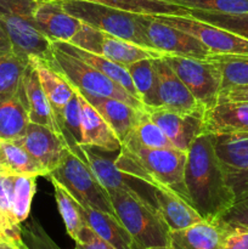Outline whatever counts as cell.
Here are the masks:
<instances>
[{
  "label": "cell",
  "instance_id": "obj_14",
  "mask_svg": "<svg viewBox=\"0 0 248 249\" xmlns=\"http://www.w3.org/2000/svg\"><path fill=\"white\" fill-rule=\"evenodd\" d=\"M158 77L159 108L180 114H203L204 109L197 102L186 85L172 70L163 57L155 58Z\"/></svg>",
  "mask_w": 248,
  "mask_h": 249
},
{
  "label": "cell",
  "instance_id": "obj_2",
  "mask_svg": "<svg viewBox=\"0 0 248 249\" xmlns=\"http://www.w3.org/2000/svg\"><path fill=\"white\" fill-rule=\"evenodd\" d=\"M118 152L114 165L121 172L151 186L167 187L189 203L184 182L187 152L177 148L146 147L130 134Z\"/></svg>",
  "mask_w": 248,
  "mask_h": 249
},
{
  "label": "cell",
  "instance_id": "obj_42",
  "mask_svg": "<svg viewBox=\"0 0 248 249\" xmlns=\"http://www.w3.org/2000/svg\"><path fill=\"white\" fill-rule=\"evenodd\" d=\"M223 249H248L247 229H231L224 241Z\"/></svg>",
  "mask_w": 248,
  "mask_h": 249
},
{
  "label": "cell",
  "instance_id": "obj_41",
  "mask_svg": "<svg viewBox=\"0 0 248 249\" xmlns=\"http://www.w3.org/2000/svg\"><path fill=\"white\" fill-rule=\"evenodd\" d=\"M75 249H116L85 224L75 238Z\"/></svg>",
  "mask_w": 248,
  "mask_h": 249
},
{
  "label": "cell",
  "instance_id": "obj_37",
  "mask_svg": "<svg viewBox=\"0 0 248 249\" xmlns=\"http://www.w3.org/2000/svg\"><path fill=\"white\" fill-rule=\"evenodd\" d=\"M126 11L145 15H185V10L159 0H91Z\"/></svg>",
  "mask_w": 248,
  "mask_h": 249
},
{
  "label": "cell",
  "instance_id": "obj_40",
  "mask_svg": "<svg viewBox=\"0 0 248 249\" xmlns=\"http://www.w3.org/2000/svg\"><path fill=\"white\" fill-rule=\"evenodd\" d=\"M22 233L26 235L27 241L24 243L28 249H60L35 221L29 224L24 231L22 230Z\"/></svg>",
  "mask_w": 248,
  "mask_h": 249
},
{
  "label": "cell",
  "instance_id": "obj_19",
  "mask_svg": "<svg viewBox=\"0 0 248 249\" xmlns=\"http://www.w3.org/2000/svg\"><path fill=\"white\" fill-rule=\"evenodd\" d=\"M248 133V102H218L203 113V134Z\"/></svg>",
  "mask_w": 248,
  "mask_h": 249
},
{
  "label": "cell",
  "instance_id": "obj_13",
  "mask_svg": "<svg viewBox=\"0 0 248 249\" xmlns=\"http://www.w3.org/2000/svg\"><path fill=\"white\" fill-rule=\"evenodd\" d=\"M213 145L229 184L237 195L248 187V133L213 135Z\"/></svg>",
  "mask_w": 248,
  "mask_h": 249
},
{
  "label": "cell",
  "instance_id": "obj_23",
  "mask_svg": "<svg viewBox=\"0 0 248 249\" xmlns=\"http://www.w3.org/2000/svg\"><path fill=\"white\" fill-rule=\"evenodd\" d=\"M29 123L22 84L16 91L0 94V140H18Z\"/></svg>",
  "mask_w": 248,
  "mask_h": 249
},
{
  "label": "cell",
  "instance_id": "obj_47",
  "mask_svg": "<svg viewBox=\"0 0 248 249\" xmlns=\"http://www.w3.org/2000/svg\"><path fill=\"white\" fill-rule=\"evenodd\" d=\"M0 174H1V175H7L6 172H5V169H4V168H2L1 164H0Z\"/></svg>",
  "mask_w": 248,
  "mask_h": 249
},
{
  "label": "cell",
  "instance_id": "obj_18",
  "mask_svg": "<svg viewBox=\"0 0 248 249\" xmlns=\"http://www.w3.org/2000/svg\"><path fill=\"white\" fill-rule=\"evenodd\" d=\"M230 229L219 219L202 220L189 228L170 231V249H223Z\"/></svg>",
  "mask_w": 248,
  "mask_h": 249
},
{
  "label": "cell",
  "instance_id": "obj_43",
  "mask_svg": "<svg viewBox=\"0 0 248 249\" xmlns=\"http://www.w3.org/2000/svg\"><path fill=\"white\" fill-rule=\"evenodd\" d=\"M248 102V85L221 90L218 102Z\"/></svg>",
  "mask_w": 248,
  "mask_h": 249
},
{
  "label": "cell",
  "instance_id": "obj_16",
  "mask_svg": "<svg viewBox=\"0 0 248 249\" xmlns=\"http://www.w3.org/2000/svg\"><path fill=\"white\" fill-rule=\"evenodd\" d=\"M147 113L179 151L187 152L192 141L203 134V114H180L163 108L147 109Z\"/></svg>",
  "mask_w": 248,
  "mask_h": 249
},
{
  "label": "cell",
  "instance_id": "obj_27",
  "mask_svg": "<svg viewBox=\"0 0 248 249\" xmlns=\"http://www.w3.org/2000/svg\"><path fill=\"white\" fill-rule=\"evenodd\" d=\"M53 46L62 51V53H68V55L74 56V57L84 61L85 63L94 67L95 70L100 71L105 75H107L109 79H112L117 84L121 85L123 89H125L134 97L140 100V96H139L138 90H136L135 85H134L133 80H131L130 74H129L128 70L124 66L113 62V61L108 60V58L104 57V56H100L97 53H90V51L84 50V49L78 48V46L73 45L71 43H66V41H56V43H53Z\"/></svg>",
  "mask_w": 248,
  "mask_h": 249
},
{
  "label": "cell",
  "instance_id": "obj_8",
  "mask_svg": "<svg viewBox=\"0 0 248 249\" xmlns=\"http://www.w3.org/2000/svg\"><path fill=\"white\" fill-rule=\"evenodd\" d=\"M163 58L186 85L204 111L218 104L221 91V72L215 61L173 55H164Z\"/></svg>",
  "mask_w": 248,
  "mask_h": 249
},
{
  "label": "cell",
  "instance_id": "obj_34",
  "mask_svg": "<svg viewBox=\"0 0 248 249\" xmlns=\"http://www.w3.org/2000/svg\"><path fill=\"white\" fill-rule=\"evenodd\" d=\"M28 60L16 53H0V94L16 91L22 84Z\"/></svg>",
  "mask_w": 248,
  "mask_h": 249
},
{
  "label": "cell",
  "instance_id": "obj_15",
  "mask_svg": "<svg viewBox=\"0 0 248 249\" xmlns=\"http://www.w3.org/2000/svg\"><path fill=\"white\" fill-rule=\"evenodd\" d=\"M15 141L40 163L48 177L62 162L68 151L62 136L35 123H29L23 136Z\"/></svg>",
  "mask_w": 248,
  "mask_h": 249
},
{
  "label": "cell",
  "instance_id": "obj_38",
  "mask_svg": "<svg viewBox=\"0 0 248 249\" xmlns=\"http://www.w3.org/2000/svg\"><path fill=\"white\" fill-rule=\"evenodd\" d=\"M142 146L150 148H174L162 129L150 118L147 111L141 112L138 123L130 133Z\"/></svg>",
  "mask_w": 248,
  "mask_h": 249
},
{
  "label": "cell",
  "instance_id": "obj_46",
  "mask_svg": "<svg viewBox=\"0 0 248 249\" xmlns=\"http://www.w3.org/2000/svg\"><path fill=\"white\" fill-rule=\"evenodd\" d=\"M0 249H28V248H21L18 246L14 245L7 241H0Z\"/></svg>",
  "mask_w": 248,
  "mask_h": 249
},
{
  "label": "cell",
  "instance_id": "obj_49",
  "mask_svg": "<svg viewBox=\"0 0 248 249\" xmlns=\"http://www.w3.org/2000/svg\"><path fill=\"white\" fill-rule=\"evenodd\" d=\"M74 249H75V248H74Z\"/></svg>",
  "mask_w": 248,
  "mask_h": 249
},
{
  "label": "cell",
  "instance_id": "obj_12",
  "mask_svg": "<svg viewBox=\"0 0 248 249\" xmlns=\"http://www.w3.org/2000/svg\"><path fill=\"white\" fill-rule=\"evenodd\" d=\"M82 147L85 156V162L91 168L95 177L107 191L111 192L122 190L128 194L135 195L156 207L153 186L121 172L114 165V160L95 152L94 147H88V146H82Z\"/></svg>",
  "mask_w": 248,
  "mask_h": 249
},
{
  "label": "cell",
  "instance_id": "obj_9",
  "mask_svg": "<svg viewBox=\"0 0 248 249\" xmlns=\"http://www.w3.org/2000/svg\"><path fill=\"white\" fill-rule=\"evenodd\" d=\"M70 43L90 53L104 56L124 67L142 58H158L164 56L160 51L143 48L135 43L124 40L84 22H82L79 31L71 39Z\"/></svg>",
  "mask_w": 248,
  "mask_h": 249
},
{
  "label": "cell",
  "instance_id": "obj_45",
  "mask_svg": "<svg viewBox=\"0 0 248 249\" xmlns=\"http://www.w3.org/2000/svg\"><path fill=\"white\" fill-rule=\"evenodd\" d=\"M0 241H7V242L12 243L11 238H10L9 230H7L6 225H5V223H4V220L1 219V216H0Z\"/></svg>",
  "mask_w": 248,
  "mask_h": 249
},
{
  "label": "cell",
  "instance_id": "obj_30",
  "mask_svg": "<svg viewBox=\"0 0 248 249\" xmlns=\"http://www.w3.org/2000/svg\"><path fill=\"white\" fill-rule=\"evenodd\" d=\"M221 72V90L248 85V55H212Z\"/></svg>",
  "mask_w": 248,
  "mask_h": 249
},
{
  "label": "cell",
  "instance_id": "obj_33",
  "mask_svg": "<svg viewBox=\"0 0 248 249\" xmlns=\"http://www.w3.org/2000/svg\"><path fill=\"white\" fill-rule=\"evenodd\" d=\"M36 177L28 175H14L12 189V212L19 224L23 223L29 215L32 201L35 194Z\"/></svg>",
  "mask_w": 248,
  "mask_h": 249
},
{
  "label": "cell",
  "instance_id": "obj_22",
  "mask_svg": "<svg viewBox=\"0 0 248 249\" xmlns=\"http://www.w3.org/2000/svg\"><path fill=\"white\" fill-rule=\"evenodd\" d=\"M78 204L84 223L109 245L116 249H140L118 216L79 202Z\"/></svg>",
  "mask_w": 248,
  "mask_h": 249
},
{
  "label": "cell",
  "instance_id": "obj_21",
  "mask_svg": "<svg viewBox=\"0 0 248 249\" xmlns=\"http://www.w3.org/2000/svg\"><path fill=\"white\" fill-rule=\"evenodd\" d=\"M75 91L79 96L82 111V146L100 148L107 152H116L121 150L122 142L113 129L77 89Z\"/></svg>",
  "mask_w": 248,
  "mask_h": 249
},
{
  "label": "cell",
  "instance_id": "obj_17",
  "mask_svg": "<svg viewBox=\"0 0 248 249\" xmlns=\"http://www.w3.org/2000/svg\"><path fill=\"white\" fill-rule=\"evenodd\" d=\"M34 18L40 33L51 43H70L82 26L80 19L66 11L61 0H40Z\"/></svg>",
  "mask_w": 248,
  "mask_h": 249
},
{
  "label": "cell",
  "instance_id": "obj_26",
  "mask_svg": "<svg viewBox=\"0 0 248 249\" xmlns=\"http://www.w3.org/2000/svg\"><path fill=\"white\" fill-rule=\"evenodd\" d=\"M153 195L157 211L170 231L181 230L203 220L185 199L167 187L153 186Z\"/></svg>",
  "mask_w": 248,
  "mask_h": 249
},
{
  "label": "cell",
  "instance_id": "obj_24",
  "mask_svg": "<svg viewBox=\"0 0 248 249\" xmlns=\"http://www.w3.org/2000/svg\"><path fill=\"white\" fill-rule=\"evenodd\" d=\"M79 92L104 117L105 121L109 124V126L117 134L121 142H123L128 138L129 134L133 131L134 126L138 123V119L142 111L134 108L133 106L123 101L112 99V97L92 96V95L85 94V92Z\"/></svg>",
  "mask_w": 248,
  "mask_h": 249
},
{
  "label": "cell",
  "instance_id": "obj_4",
  "mask_svg": "<svg viewBox=\"0 0 248 249\" xmlns=\"http://www.w3.org/2000/svg\"><path fill=\"white\" fill-rule=\"evenodd\" d=\"M108 194L114 213L139 248H169L170 230L156 207L122 190Z\"/></svg>",
  "mask_w": 248,
  "mask_h": 249
},
{
  "label": "cell",
  "instance_id": "obj_44",
  "mask_svg": "<svg viewBox=\"0 0 248 249\" xmlns=\"http://www.w3.org/2000/svg\"><path fill=\"white\" fill-rule=\"evenodd\" d=\"M14 53L12 51L11 43H10L9 38L6 36V34L4 33V31L0 27V53Z\"/></svg>",
  "mask_w": 248,
  "mask_h": 249
},
{
  "label": "cell",
  "instance_id": "obj_31",
  "mask_svg": "<svg viewBox=\"0 0 248 249\" xmlns=\"http://www.w3.org/2000/svg\"><path fill=\"white\" fill-rule=\"evenodd\" d=\"M53 190H55V198L57 203L58 212L61 214L66 230L73 241L78 237V233L85 225L79 211L78 201L56 180L51 179Z\"/></svg>",
  "mask_w": 248,
  "mask_h": 249
},
{
  "label": "cell",
  "instance_id": "obj_35",
  "mask_svg": "<svg viewBox=\"0 0 248 249\" xmlns=\"http://www.w3.org/2000/svg\"><path fill=\"white\" fill-rule=\"evenodd\" d=\"M185 10L218 12V14H247L248 0H159Z\"/></svg>",
  "mask_w": 248,
  "mask_h": 249
},
{
  "label": "cell",
  "instance_id": "obj_3",
  "mask_svg": "<svg viewBox=\"0 0 248 249\" xmlns=\"http://www.w3.org/2000/svg\"><path fill=\"white\" fill-rule=\"evenodd\" d=\"M40 0H0V27L17 56L49 61L53 43L38 29L34 18Z\"/></svg>",
  "mask_w": 248,
  "mask_h": 249
},
{
  "label": "cell",
  "instance_id": "obj_20",
  "mask_svg": "<svg viewBox=\"0 0 248 249\" xmlns=\"http://www.w3.org/2000/svg\"><path fill=\"white\" fill-rule=\"evenodd\" d=\"M22 87H23L24 100H26L27 111H28L31 123L46 126L50 130L62 136L60 123L56 118L55 112L41 88L35 68L29 61L26 71H24Z\"/></svg>",
  "mask_w": 248,
  "mask_h": 249
},
{
  "label": "cell",
  "instance_id": "obj_48",
  "mask_svg": "<svg viewBox=\"0 0 248 249\" xmlns=\"http://www.w3.org/2000/svg\"><path fill=\"white\" fill-rule=\"evenodd\" d=\"M146 249H170V248H146Z\"/></svg>",
  "mask_w": 248,
  "mask_h": 249
},
{
  "label": "cell",
  "instance_id": "obj_6",
  "mask_svg": "<svg viewBox=\"0 0 248 249\" xmlns=\"http://www.w3.org/2000/svg\"><path fill=\"white\" fill-rule=\"evenodd\" d=\"M48 62L51 67L65 75L68 82L79 91L92 96L112 97L125 102L136 109H145V106L140 100L129 94L125 89L109 79L104 73L74 56L62 53L53 46V55Z\"/></svg>",
  "mask_w": 248,
  "mask_h": 249
},
{
  "label": "cell",
  "instance_id": "obj_29",
  "mask_svg": "<svg viewBox=\"0 0 248 249\" xmlns=\"http://www.w3.org/2000/svg\"><path fill=\"white\" fill-rule=\"evenodd\" d=\"M0 164L7 175L48 177L40 163L16 141L0 140Z\"/></svg>",
  "mask_w": 248,
  "mask_h": 249
},
{
  "label": "cell",
  "instance_id": "obj_32",
  "mask_svg": "<svg viewBox=\"0 0 248 249\" xmlns=\"http://www.w3.org/2000/svg\"><path fill=\"white\" fill-rule=\"evenodd\" d=\"M12 189H14V175L0 174V216L9 230L12 243L21 248H27L22 237L21 224L15 219L12 212Z\"/></svg>",
  "mask_w": 248,
  "mask_h": 249
},
{
  "label": "cell",
  "instance_id": "obj_39",
  "mask_svg": "<svg viewBox=\"0 0 248 249\" xmlns=\"http://www.w3.org/2000/svg\"><path fill=\"white\" fill-rule=\"evenodd\" d=\"M219 220L231 229H247L248 230V187L236 195L232 206L224 212Z\"/></svg>",
  "mask_w": 248,
  "mask_h": 249
},
{
  "label": "cell",
  "instance_id": "obj_36",
  "mask_svg": "<svg viewBox=\"0 0 248 249\" xmlns=\"http://www.w3.org/2000/svg\"><path fill=\"white\" fill-rule=\"evenodd\" d=\"M185 15L220 27L226 31L233 32L248 39V12L247 14H218V12L198 11V10H185Z\"/></svg>",
  "mask_w": 248,
  "mask_h": 249
},
{
  "label": "cell",
  "instance_id": "obj_11",
  "mask_svg": "<svg viewBox=\"0 0 248 249\" xmlns=\"http://www.w3.org/2000/svg\"><path fill=\"white\" fill-rule=\"evenodd\" d=\"M143 29L151 48L164 55L198 60H207L212 56L211 51L196 36L159 21L153 15H146Z\"/></svg>",
  "mask_w": 248,
  "mask_h": 249
},
{
  "label": "cell",
  "instance_id": "obj_5",
  "mask_svg": "<svg viewBox=\"0 0 248 249\" xmlns=\"http://www.w3.org/2000/svg\"><path fill=\"white\" fill-rule=\"evenodd\" d=\"M61 1L68 14L77 17L84 23L143 48L152 49L143 29L145 14L126 11L91 0H61Z\"/></svg>",
  "mask_w": 248,
  "mask_h": 249
},
{
  "label": "cell",
  "instance_id": "obj_25",
  "mask_svg": "<svg viewBox=\"0 0 248 249\" xmlns=\"http://www.w3.org/2000/svg\"><path fill=\"white\" fill-rule=\"evenodd\" d=\"M28 61L35 68L41 88H43L44 92L55 112L56 118L60 123L66 105L74 95V88L68 82L65 75L51 67L48 61L41 60L39 57H29Z\"/></svg>",
  "mask_w": 248,
  "mask_h": 249
},
{
  "label": "cell",
  "instance_id": "obj_10",
  "mask_svg": "<svg viewBox=\"0 0 248 249\" xmlns=\"http://www.w3.org/2000/svg\"><path fill=\"white\" fill-rule=\"evenodd\" d=\"M157 19L177 27L191 36H196L204 44L212 55H248V39L199 21L189 15H153Z\"/></svg>",
  "mask_w": 248,
  "mask_h": 249
},
{
  "label": "cell",
  "instance_id": "obj_28",
  "mask_svg": "<svg viewBox=\"0 0 248 249\" xmlns=\"http://www.w3.org/2000/svg\"><path fill=\"white\" fill-rule=\"evenodd\" d=\"M135 85L145 109L159 108L158 97V77L155 67V58H142L125 66Z\"/></svg>",
  "mask_w": 248,
  "mask_h": 249
},
{
  "label": "cell",
  "instance_id": "obj_7",
  "mask_svg": "<svg viewBox=\"0 0 248 249\" xmlns=\"http://www.w3.org/2000/svg\"><path fill=\"white\" fill-rule=\"evenodd\" d=\"M49 178L60 182L79 203L116 215L108 191L97 180L88 163L70 150Z\"/></svg>",
  "mask_w": 248,
  "mask_h": 249
},
{
  "label": "cell",
  "instance_id": "obj_1",
  "mask_svg": "<svg viewBox=\"0 0 248 249\" xmlns=\"http://www.w3.org/2000/svg\"><path fill=\"white\" fill-rule=\"evenodd\" d=\"M184 182L189 203L204 220L218 219L233 204L236 195L215 155L213 135L202 134L190 145Z\"/></svg>",
  "mask_w": 248,
  "mask_h": 249
}]
</instances>
